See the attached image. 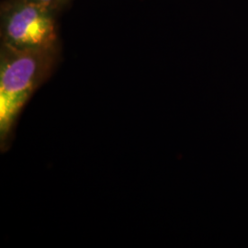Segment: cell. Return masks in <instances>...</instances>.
Segmentation results:
<instances>
[{"label": "cell", "mask_w": 248, "mask_h": 248, "mask_svg": "<svg viewBox=\"0 0 248 248\" xmlns=\"http://www.w3.org/2000/svg\"><path fill=\"white\" fill-rule=\"evenodd\" d=\"M59 46L18 49L1 44L0 142L4 150L15 124L30 98L53 73Z\"/></svg>", "instance_id": "cell-1"}, {"label": "cell", "mask_w": 248, "mask_h": 248, "mask_svg": "<svg viewBox=\"0 0 248 248\" xmlns=\"http://www.w3.org/2000/svg\"><path fill=\"white\" fill-rule=\"evenodd\" d=\"M56 9L30 0H9L1 8L2 44L18 49L59 46Z\"/></svg>", "instance_id": "cell-2"}, {"label": "cell", "mask_w": 248, "mask_h": 248, "mask_svg": "<svg viewBox=\"0 0 248 248\" xmlns=\"http://www.w3.org/2000/svg\"><path fill=\"white\" fill-rule=\"evenodd\" d=\"M30 1L35 2L38 4H41V5H44L46 7L57 10L59 8L62 7L63 5H65L69 0H30Z\"/></svg>", "instance_id": "cell-3"}]
</instances>
